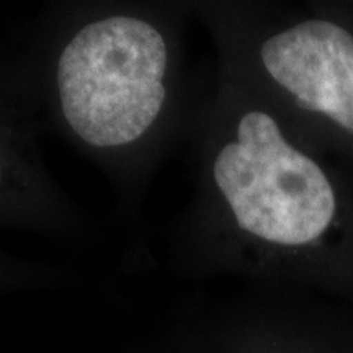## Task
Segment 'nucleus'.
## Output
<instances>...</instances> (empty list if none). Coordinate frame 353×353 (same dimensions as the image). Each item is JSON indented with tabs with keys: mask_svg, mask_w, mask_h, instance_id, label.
Segmentation results:
<instances>
[{
	"mask_svg": "<svg viewBox=\"0 0 353 353\" xmlns=\"http://www.w3.org/2000/svg\"><path fill=\"white\" fill-rule=\"evenodd\" d=\"M179 0H63L38 17L23 68L43 130L94 164L136 221L193 112Z\"/></svg>",
	"mask_w": 353,
	"mask_h": 353,
	"instance_id": "nucleus-1",
	"label": "nucleus"
},
{
	"mask_svg": "<svg viewBox=\"0 0 353 353\" xmlns=\"http://www.w3.org/2000/svg\"><path fill=\"white\" fill-rule=\"evenodd\" d=\"M198 195L172 232H192L226 219L232 231L262 245L291 249L329 226L335 198L319 165L293 148L272 113L245 108L231 132H214L193 112Z\"/></svg>",
	"mask_w": 353,
	"mask_h": 353,
	"instance_id": "nucleus-2",
	"label": "nucleus"
},
{
	"mask_svg": "<svg viewBox=\"0 0 353 353\" xmlns=\"http://www.w3.org/2000/svg\"><path fill=\"white\" fill-rule=\"evenodd\" d=\"M43 130L23 63L0 65V223L68 245H85L94 226L44 162Z\"/></svg>",
	"mask_w": 353,
	"mask_h": 353,
	"instance_id": "nucleus-3",
	"label": "nucleus"
}]
</instances>
